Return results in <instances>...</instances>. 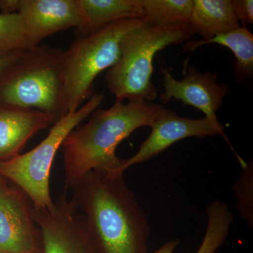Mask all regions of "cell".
I'll return each mask as SVG.
<instances>
[{
    "label": "cell",
    "instance_id": "ffe728a7",
    "mask_svg": "<svg viewBox=\"0 0 253 253\" xmlns=\"http://www.w3.org/2000/svg\"><path fill=\"white\" fill-rule=\"evenodd\" d=\"M233 11L238 21L243 23L253 22V0H231Z\"/></svg>",
    "mask_w": 253,
    "mask_h": 253
},
{
    "label": "cell",
    "instance_id": "ba28073f",
    "mask_svg": "<svg viewBox=\"0 0 253 253\" xmlns=\"http://www.w3.org/2000/svg\"><path fill=\"white\" fill-rule=\"evenodd\" d=\"M78 212L76 203L68 199L66 191L60 195L51 209L34 207L42 253H96L85 218Z\"/></svg>",
    "mask_w": 253,
    "mask_h": 253
},
{
    "label": "cell",
    "instance_id": "3957f363",
    "mask_svg": "<svg viewBox=\"0 0 253 253\" xmlns=\"http://www.w3.org/2000/svg\"><path fill=\"white\" fill-rule=\"evenodd\" d=\"M195 35L190 24L145 22L126 36L119 60L108 70L106 82L116 101L153 102L158 96L152 78L153 61L158 51L189 41Z\"/></svg>",
    "mask_w": 253,
    "mask_h": 253
},
{
    "label": "cell",
    "instance_id": "ac0fdd59",
    "mask_svg": "<svg viewBox=\"0 0 253 253\" xmlns=\"http://www.w3.org/2000/svg\"><path fill=\"white\" fill-rule=\"evenodd\" d=\"M35 48L18 13L0 14V54Z\"/></svg>",
    "mask_w": 253,
    "mask_h": 253
},
{
    "label": "cell",
    "instance_id": "e0dca14e",
    "mask_svg": "<svg viewBox=\"0 0 253 253\" xmlns=\"http://www.w3.org/2000/svg\"><path fill=\"white\" fill-rule=\"evenodd\" d=\"M144 21L158 25L190 24L193 0H142Z\"/></svg>",
    "mask_w": 253,
    "mask_h": 253
},
{
    "label": "cell",
    "instance_id": "9a60e30c",
    "mask_svg": "<svg viewBox=\"0 0 253 253\" xmlns=\"http://www.w3.org/2000/svg\"><path fill=\"white\" fill-rule=\"evenodd\" d=\"M208 44H217L226 46L235 56L234 73L236 77L244 78L253 73V35L245 26H240L228 33L218 35L208 41H187L184 51L193 52L200 46Z\"/></svg>",
    "mask_w": 253,
    "mask_h": 253
},
{
    "label": "cell",
    "instance_id": "7a4b0ae2",
    "mask_svg": "<svg viewBox=\"0 0 253 253\" xmlns=\"http://www.w3.org/2000/svg\"><path fill=\"white\" fill-rule=\"evenodd\" d=\"M163 108L149 101H116L109 109L95 110L87 122L73 129L61 145L65 191L90 171L121 172L125 160L116 155L118 144L136 129L151 127Z\"/></svg>",
    "mask_w": 253,
    "mask_h": 253
},
{
    "label": "cell",
    "instance_id": "5b68a950",
    "mask_svg": "<svg viewBox=\"0 0 253 253\" xmlns=\"http://www.w3.org/2000/svg\"><path fill=\"white\" fill-rule=\"evenodd\" d=\"M144 22V19L123 20L76 37L64 51V116L90 99L95 92V79L118 62L126 36Z\"/></svg>",
    "mask_w": 253,
    "mask_h": 253
},
{
    "label": "cell",
    "instance_id": "4fadbf2b",
    "mask_svg": "<svg viewBox=\"0 0 253 253\" xmlns=\"http://www.w3.org/2000/svg\"><path fill=\"white\" fill-rule=\"evenodd\" d=\"M83 25L77 36H86L113 23L144 19L142 0H79Z\"/></svg>",
    "mask_w": 253,
    "mask_h": 253
},
{
    "label": "cell",
    "instance_id": "d6986e66",
    "mask_svg": "<svg viewBox=\"0 0 253 253\" xmlns=\"http://www.w3.org/2000/svg\"><path fill=\"white\" fill-rule=\"evenodd\" d=\"M236 208L250 227L253 224V171L252 162L245 163L241 176L234 185Z\"/></svg>",
    "mask_w": 253,
    "mask_h": 253
},
{
    "label": "cell",
    "instance_id": "603a6c76",
    "mask_svg": "<svg viewBox=\"0 0 253 253\" xmlns=\"http://www.w3.org/2000/svg\"><path fill=\"white\" fill-rule=\"evenodd\" d=\"M179 244V240H170V241H168L166 244H163L159 249L154 253H174Z\"/></svg>",
    "mask_w": 253,
    "mask_h": 253
},
{
    "label": "cell",
    "instance_id": "277c9868",
    "mask_svg": "<svg viewBox=\"0 0 253 253\" xmlns=\"http://www.w3.org/2000/svg\"><path fill=\"white\" fill-rule=\"evenodd\" d=\"M64 51L40 44L0 80V104L37 110L56 123L64 117Z\"/></svg>",
    "mask_w": 253,
    "mask_h": 253
},
{
    "label": "cell",
    "instance_id": "6da1fadb",
    "mask_svg": "<svg viewBox=\"0 0 253 253\" xmlns=\"http://www.w3.org/2000/svg\"><path fill=\"white\" fill-rule=\"evenodd\" d=\"M70 190L96 253L149 252V222L124 173L90 171Z\"/></svg>",
    "mask_w": 253,
    "mask_h": 253
},
{
    "label": "cell",
    "instance_id": "30bf717a",
    "mask_svg": "<svg viewBox=\"0 0 253 253\" xmlns=\"http://www.w3.org/2000/svg\"><path fill=\"white\" fill-rule=\"evenodd\" d=\"M161 71L164 92L161 95V100L163 104L172 99L180 100L186 106L202 111L208 119L218 121L217 112L231 90L227 83H218L217 73H201L196 68L190 67L184 73V78L178 81L167 68L161 67Z\"/></svg>",
    "mask_w": 253,
    "mask_h": 253
},
{
    "label": "cell",
    "instance_id": "2e32d148",
    "mask_svg": "<svg viewBox=\"0 0 253 253\" xmlns=\"http://www.w3.org/2000/svg\"><path fill=\"white\" fill-rule=\"evenodd\" d=\"M207 227L204 239L196 253H216L225 242L234 217L229 206L216 200L206 208Z\"/></svg>",
    "mask_w": 253,
    "mask_h": 253
},
{
    "label": "cell",
    "instance_id": "8fae6325",
    "mask_svg": "<svg viewBox=\"0 0 253 253\" xmlns=\"http://www.w3.org/2000/svg\"><path fill=\"white\" fill-rule=\"evenodd\" d=\"M18 13L34 47L55 33L78 31L83 25L79 0H20Z\"/></svg>",
    "mask_w": 253,
    "mask_h": 253
},
{
    "label": "cell",
    "instance_id": "8992f818",
    "mask_svg": "<svg viewBox=\"0 0 253 253\" xmlns=\"http://www.w3.org/2000/svg\"><path fill=\"white\" fill-rule=\"evenodd\" d=\"M104 97L103 93L95 91L85 104L55 123L45 139L36 148L0 163V174L22 189L35 208L49 210L54 206L49 178L56 153L68 134L99 108Z\"/></svg>",
    "mask_w": 253,
    "mask_h": 253
},
{
    "label": "cell",
    "instance_id": "5bb4252c",
    "mask_svg": "<svg viewBox=\"0 0 253 253\" xmlns=\"http://www.w3.org/2000/svg\"><path fill=\"white\" fill-rule=\"evenodd\" d=\"M191 25L195 34L208 41L240 27L231 0H193Z\"/></svg>",
    "mask_w": 253,
    "mask_h": 253
},
{
    "label": "cell",
    "instance_id": "7c38bea8",
    "mask_svg": "<svg viewBox=\"0 0 253 253\" xmlns=\"http://www.w3.org/2000/svg\"><path fill=\"white\" fill-rule=\"evenodd\" d=\"M55 123L41 111L0 104V163L18 156L35 134Z\"/></svg>",
    "mask_w": 253,
    "mask_h": 253
},
{
    "label": "cell",
    "instance_id": "7402d4cb",
    "mask_svg": "<svg viewBox=\"0 0 253 253\" xmlns=\"http://www.w3.org/2000/svg\"><path fill=\"white\" fill-rule=\"evenodd\" d=\"M20 0H0V10L3 14L18 13Z\"/></svg>",
    "mask_w": 253,
    "mask_h": 253
},
{
    "label": "cell",
    "instance_id": "9c48e42d",
    "mask_svg": "<svg viewBox=\"0 0 253 253\" xmlns=\"http://www.w3.org/2000/svg\"><path fill=\"white\" fill-rule=\"evenodd\" d=\"M149 137L141 145L136 154L125 160L120 172L124 173L128 168L146 162L166 151L177 141L190 137L199 139L206 136L224 135V126L218 121L206 117L191 119L180 117L172 110L163 108L151 126Z\"/></svg>",
    "mask_w": 253,
    "mask_h": 253
},
{
    "label": "cell",
    "instance_id": "52a82bcc",
    "mask_svg": "<svg viewBox=\"0 0 253 253\" xmlns=\"http://www.w3.org/2000/svg\"><path fill=\"white\" fill-rule=\"evenodd\" d=\"M27 194L0 174V253H42V240Z\"/></svg>",
    "mask_w": 253,
    "mask_h": 253
},
{
    "label": "cell",
    "instance_id": "44dd1931",
    "mask_svg": "<svg viewBox=\"0 0 253 253\" xmlns=\"http://www.w3.org/2000/svg\"><path fill=\"white\" fill-rule=\"evenodd\" d=\"M27 51H15L0 54V80L22 58Z\"/></svg>",
    "mask_w": 253,
    "mask_h": 253
}]
</instances>
